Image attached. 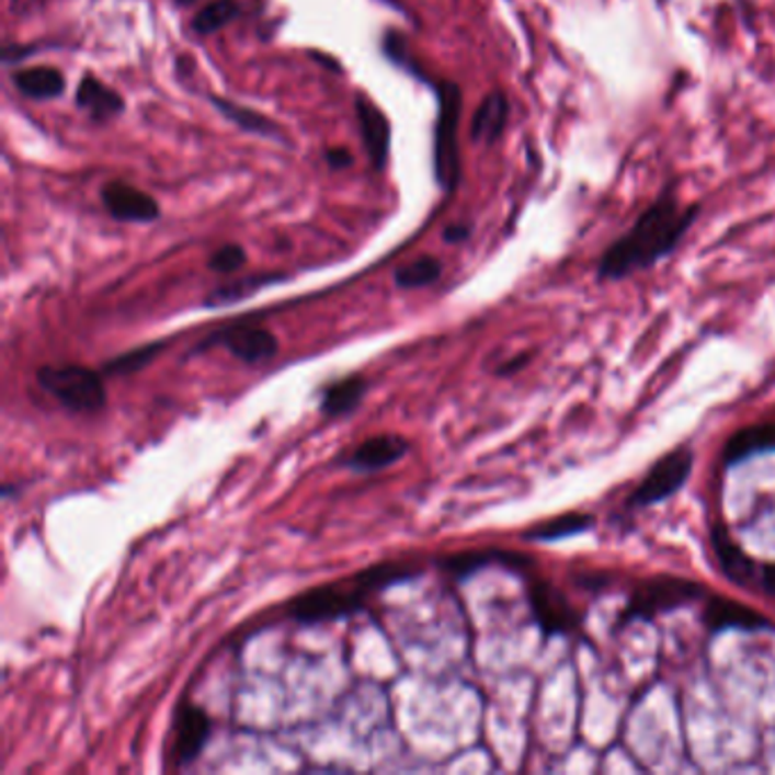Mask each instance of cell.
Listing matches in <instances>:
<instances>
[{"label": "cell", "mask_w": 775, "mask_h": 775, "mask_svg": "<svg viewBox=\"0 0 775 775\" xmlns=\"http://www.w3.org/2000/svg\"><path fill=\"white\" fill-rule=\"evenodd\" d=\"M700 214V203L682 205L675 184H666L632 224L599 260L601 281H624V277L656 266L669 258L694 228Z\"/></svg>", "instance_id": "1"}, {"label": "cell", "mask_w": 775, "mask_h": 775, "mask_svg": "<svg viewBox=\"0 0 775 775\" xmlns=\"http://www.w3.org/2000/svg\"><path fill=\"white\" fill-rule=\"evenodd\" d=\"M437 91V123L435 141H432V167L440 190L453 194L461 180V155H459V121H461V89L455 82L435 84Z\"/></svg>", "instance_id": "2"}, {"label": "cell", "mask_w": 775, "mask_h": 775, "mask_svg": "<svg viewBox=\"0 0 775 775\" xmlns=\"http://www.w3.org/2000/svg\"><path fill=\"white\" fill-rule=\"evenodd\" d=\"M37 383L67 410L78 414L99 412L107 402L103 376L80 364L42 366L37 371Z\"/></svg>", "instance_id": "3"}, {"label": "cell", "mask_w": 775, "mask_h": 775, "mask_svg": "<svg viewBox=\"0 0 775 775\" xmlns=\"http://www.w3.org/2000/svg\"><path fill=\"white\" fill-rule=\"evenodd\" d=\"M705 594V584L687 578L662 575L646 580L635 589V594L624 609V622H650L662 612H671L687 603L698 601Z\"/></svg>", "instance_id": "4"}, {"label": "cell", "mask_w": 775, "mask_h": 775, "mask_svg": "<svg viewBox=\"0 0 775 775\" xmlns=\"http://www.w3.org/2000/svg\"><path fill=\"white\" fill-rule=\"evenodd\" d=\"M694 455L687 448H675L653 464L639 487L632 491L628 503L632 508H648L671 499L675 491L685 487L692 476Z\"/></svg>", "instance_id": "5"}, {"label": "cell", "mask_w": 775, "mask_h": 775, "mask_svg": "<svg viewBox=\"0 0 775 775\" xmlns=\"http://www.w3.org/2000/svg\"><path fill=\"white\" fill-rule=\"evenodd\" d=\"M364 592H341L339 586H317L309 589L289 605V614L300 624H321L344 618L362 609Z\"/></svg>", "instance_id": "6"}, {"label": "cell", "mask_w": 775, "mask_h": 775, "mask_svg": "<svg viewBox=\"0 0 775 775\" xmlns=\"http://www.w3.org/2000/svg\"><path fill=\"white\" fill-rule=\"evenodd\" d=\"M528 599L535 622L546 635H569L580 626L578 609L550 582L535 580L528 589Z\"/></svg>", "instance_id": "7"}, {"label": "cell", "mask_w": 775, "mask_h": 775, "mask_svg": "<svg viewBox=\"0 0 775 775\" xmlns=\"http://www.w3.org/2000/svg\"><path fill=\"white\" fill-rule=\"evenodd\" d=\"M209 344H221L226 351H230L237 360L246 364L266 362L275 357L277 349H281L277 337L271 330L251 323H239L216 332L209 339Z\"/></svg>", "instance_id": "8"}, {"label": "cell", "mask_w": 775, "mask_h": 775, "mask_svg": "<svg viewBox=\"0 0 775 775\" xmlns=\"http://www.w3.org/2000/svg\"><path fill=\"white\" fill-rule=\"evenodd\" d=\"M101 201L112 219L126 224H152L160 219V205L150 194L133 187L128 182H107L101 190Z\"/></svg>", "instance_id": "9"}, {"label": "cell", "mask_w": 775, "mask_h": 775, "mask_svg": "<svg viewBox=\"0 0 775 775\" xmlns=\"http://www.w3.org/2000/svg\"><path fill=\"white\" fill-rule=\"evenodd\" d=\"M355 114H357L364 148L368 152V160L374 162L376 171H383L389 162V152H391V123L387 114L374 101H368L364 94H357L355 99Z\"/></svg>", "instance_id": "10"}, {"label": "cell", "mask_w": 775, "mask_h": 775, "mask_svg": "<svg viewBox=\"0 0 775 775\" xmlns=\"http://www.w3.org/2000/svg\"><path fill=\"white\" fill-rule=\"evenodd\" d=\"M703 622L711 632L721 630H762L768 628V618H764L757 609L723 599V596H711L705 605Z\"/></svg>", "instance_id": "11"}, {"label": "cell", "mask_w": 775, "mask_h": 775, "mask_svg": "<svg viewBox=\"0 0 775 775\" xmlns=\"http://www.w3.org/2000/svg\"><path fill=\"white\" fill-rule=\"evenodd\" d=\"M212 732V721L201 707H182L175 726V762L192 764L205 749Z\"/></svg>", "instance_id": "12"}, {"label": "cell", "mask_w": 775, "mask_h": 775, "mask_svg": "<svg viewBox=\"0 0 775 775\" xmlns=\"http://www.w3.org/2000/svg\"><path fill=\"white\" fill-rule=\"evenodd\" d=\"M510 121V99L503 91H489L471 118V141L493 146L505 135Z\"/></svg>", "instance_id": "13"}, {"label": "cell", "mask_w": 775, "mask_h": 775, "mask_svg": "<svg viewBox=\"0 0 775 775\" xmlns=\"http://www.w3.org/2000/svg\"><path fill=\"white\" fill-rule=\"evenodd\" d=\"M408 451H410V444L402 437L378 435V437H371L364 444H360L344 459V464L353 471H378V469H387L389 464L398 461L400 457H406Z\"/></svg>", "instance_id": "14"}, {"label": "cell", "mask_w": 775, "mask_h": 775, "mask_svg": "<svg viewBox=\"0 0 775 775\" xmlns=\"http://www.w3.org/2000/svg\"><path fill=\"white\" fill-rule=\"evenodd\" d=\"M76 105L96 123H105L126 110V101L118 96V91L91 73H87L76 89Z\"/></svg>", "instance_id": "15"}, {"label": "cell", "mask_w": 775, "mask_h": 775, "mask_svg": "<svg viewBox=\"0 0 775 775\" xmlns=\"http://www.w3.org/2000/svg\"><path fill=\"white\" fill-rule=\"evenodd\" d=\"M775 451V423H757L737 430L734 435L723 446V464L734 467V464L751 459L762 453Z\"/></svg>", "instance_id": "16"}, {"label": "cell", "mask_w": 775, "mask_h": 775, "mask_svg": "<svg viewBox=\"0 0 775 775\" xmlns=\"http://www.w3.org/2000/svg\"><path fill=\"white\" fill-rule=\"evenodd\" d=\"M711 542H715L719 567L728 575V580H732L737 584H743V586H751L755 582V578H760L755 562L751 560L746 552L741 550V546H737L730 539V535H728V531L723 528V525H717L715 535H711Z\"/></svg>", "instance_id": "17"}, {"label": "cell", "mask_w": 775, "mask_h": 775, "mask_svg": "<svg viewBox=\"0 0 775 775\" xmlns=\"http://www.w3.org/2000/svg\"><path fill=\"white\" fill-rule=\"evenodd\" d=\"M14 87L21 91L25 99L35 101H53L65 94L67 78L55 67H30L19 69L12 76Z\"/></svg>", "instance_id": "18"}, {"label": "cell", "mask_w": 775, "mask_h": 775, "mask_svg": "<svg viewBox=\"0 0 775 775\" xmlns=\"http://www.w3.org/2000/svg\"><path fill=\"white\" fill-rule=\"evenodd\" d=\"M209 103L219 110L221 116H226L230 123H235L237 128H241L243 133H251V135H258V137H264V139H283V128L277 126L275 121H271L269 116H264L262 112L253 110V107H246V105H239L235 101H228V99H221V96H212Z\"/></svg>", "instance_id": "19"}, {"label": "cell", "mask_w": 775, "mask_h": 775, "mask_svg": "<svg viewBox=\"0 0 775 775\" xmlns=\"http://www.w3.org/2000/svg\"><path fill=\"white\" fill-rule=\"evenodd\" d=\"M493 562H501L514 569H523L528 567L531 560L525 555H516V552H505V550H476V552H459V555H451L448 560L442 562V567L457 575V578H467L471 573H476L482 567H489Z\"/></svg>", "instance_id": "20"}, {"label": "cell", "mask_w": 775, "mask_h": 775, "mask_svg": "<svg viewBox=\"0 0 775 775\" xmlns=\"http://www.w3.org/2000/svg\"><path fill=\"white\" fill-rule=\"evenodd\" d=\"M366 391V380L360 378V376H353V378H346V380H339L334 385H330L326 391H323V398H321V412L326 417H341V414H349L351 410H355L360 406V400Z\"/></svg>", "instance_id": "21"}, {"label": "cell", "mask_w": 775, "mask_h": 775, "mask_svg": "<svg viewBox=\"0 0 775 775\" xmlns=\"http://www.w3.org/2000/svg\"><path fill=\"white\" fill-rule=\"evenodd\" d=\"M594 525V518L589 514H562L557 518H550L546 523L535 525L528 533H525V539L531 542H555V539H565L571 535H580L584 531H589Z\"/></svg>", "instance_id": "22"}, {"label": "cell", "mask_w": 775, "mask_h": 775, "mask_svg": "<svg viewBox=\"0 0 775 775\" xmlns=\"http://www.w3.org/2000/svg\"><path fill=\"white\" fill-rule=\"evenodd\" d=\"M287 275L283 273H264V275H251V277H239L237 283H228L219 289H214L205 305L207 307H216V305H230V303H237L241 298H248L251 294L277 283V281H285Z\"/></svg>", "instance_id": "23"}, {"label": "cell", "mask_w": 775, "mask_h": 775, "mask_svg": "<svg viewBox=\"0 0 775 775\" xmlns=\"http://www.w3.org/2000/svg\"><path fill=\"white\" fill-rule=\"evenodd\" d=\"M241 14V5L237 0H212L192 21L194 33L201 37H209L219 30L228 27Z\"/></svg>", "instance_id": "24"}, {"label": "cell", "mask_w": 775, "mask_h": 775, "mask_svg": "<svg viewBox=\"0 0 775 775\" xmlns=\"http://www.w3.org/2000/svg\"><path fill=\"white\" fill-rule=\"evenodd\" d=\"M444 264L432 258V255H423L406 266H400L394 275V281L400 289H419V287H428L432 283H437L442 277Z\"/></svg>", "instance_id": "25"}, {"label": "cell", "mask_w": 775, "mask_h": 775, "mask_svg": "<svg viewBox=\"0 0 775 775\" xmlns=\"http://www.w3.org/2000/svg\"><path fill=\"white\" fill-rule=\"evenodd\" d=\"M162 351H164V341H152V344L139 346L135 351H128V353L114 357L112 362H107L103 366V374L105 376H130V374H137V371H141L146 364H150Z\"/></svg>", "instance_id": "26"}, {"label": "cell", "mask_w": 775, "mask_h": 775, "mask_svg": "<svg viewBox=\"0 0 775 775\" xmlns=\"http://www.w3.org/2000/svg\"><path fill=\"white\" fill-rule=\"evenodd\" d=\"M412 575H414V571L402 567V565H376V567L357 573V578L353 582L357 584L360 592L371 594V592H378V589H385L389 584H396L400 580H408Z\"/></svg>", "instance_id": "27"}, {"label": "cell", "mask_w": 775, "mask_h": 775, "mask_svg": "<svg viewBox=\"0 0 775 775\" xmlns=\"http://www.w3.org/2000/svg\"><path fill=\"white\" fill-rule=\"evenodd\" d=\"M246 251L239 243H228L224 248H219L212 258H209V269L214 273H235L246 264Z\"/></svg>", "instance_id": "28"}, {"label": "cell", "mask_w": 775, "mask_h": 775, "mask_svg": "<svg viewBox=\"0 0 775 775\" xmlns=\"http://www.w3.org/2000/svg\"><path fill=\"white\" fill-rule=\"evenodd\" d=\"M323 158H326L328 167L334 171H344V169L353 167V162H355L353 152L349 148H330V150H326Z\"/></svg>", "instance_id": "29"}, {"label": "cell", "mask_w": 775, "mask_h": 775, "mask_svg": "<svg viewBox=\"0 0 775 775\" xmlns=\"http://www.w3.org/2000/svg\"><path fill=\"white\" fill-rule=\"evenodd\" d=\"M474 228L469 224H451L446 230H444V241L448 243H461V241H467L471 237Z\"/></svg>", "instance_id": "30"}, {"label": "cell", "mask_w": 775, "mask_h": 775, "mask_svg": "<svg viewBox=\"0 0 775 775\" xmlns=\"http://www.w3.org/2000/svg\"><path fill=\"white\" fill-rule=\"evenodd\" d=\"M42 3H44V0H12V12L21 14V16L35 14Z\"/></svg>", "instance_id": "31"}, {"label": "cell", "mask_w": 775, "mask_h": 775, "mask_svg": "<svg viewBox=\"0 0 775 775\" xmlns=\"http://www.w3.org/2000/svg\"><path fill=\"white\" fill-rule=\"evenodd\" d=\"M760 582H762V586L766 589V592H768L771 596H775V565H766V567H762Z\"/></svg>", "instance_id": "32"}, {"label": "cell", "mask_w": 775, "mask_h": 775, "mask_svg": "<svg viewBox=\"0 0 775 775\" xmlns=\"http://www.w3.org/2000/svg\"><path fill=\"white\" fill-rule=\"evenodd\" d=\"M523 364H525V355H521V360H516V362H512V364L501 366V368H499V374H501V376L512 374V371H516V368H518V366H523Z\"/></svg>", "instance_id": "33"}, {"label": "cell", "mask_w": 775, "mask_h": 775, "mask_svg": "<svg viewBox=\"0 0 775 775\" xmlns=\"http://www.w3.org/2000/svg\"><path fill=\"white\" fill-rule=\"evenodd\" d=\"M175 3H178V5H194L196 0H175Z\"/></svg>", "instance_id": "34"}]
</instances>
